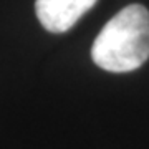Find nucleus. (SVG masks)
Listing matches in <instances>:
<instances>
[{
  "label": "nucleus",
  "mask_w": 149,
  "mask_h": 149,
  "mask_svg": "<svg viewBox=\"0 0 149 149\" xmlns=\"http://www.w3.org/2000/svg\"><path fill=\"white\" fill-rule=\"evenodd\" d=\"M91 58L111 73L138 70L149 58V12L133 3L124 7L96 37Z\"/></svg>",
  "instance_id": "1"
},
{
  "label": "nucleus",
  "mask_w": 149,
  "mask_h": 149,
  "mask_svg": "<svg viewBox=\"0 0 149 149\" xmlns=\"http://www.w3.org/2000/svg\"><path fill=\"white\" fill-rule=\"evenodd\" d=\"M96 0H37L35 12L45 30L63 33L73 27Z\"/></svg>",
  "instance_id": "2"
}]
</instances>
